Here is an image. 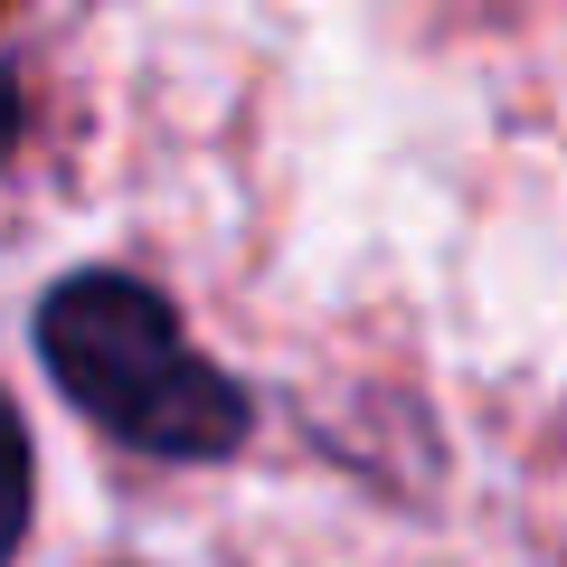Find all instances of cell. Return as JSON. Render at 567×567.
Returning a JSON list of instances; mask_svg holds the SVG:
<instances>
[{"label":"cell","instance_id":"obj_1","mask_svg":"<svg viewBox=\"0 0 567 567\" xmlns=\"http://www.w3.org/2000/svg\"><path fill=\"white\" fill-rule=\"evenodd\" d=\"M39 360L58 388L142 454L208 464L246 435V388L218 360H199L181 312L133 275H76L39 303Z\"/></svg>","mask_w":567,"mask_h":567},{"label":"cell","instance_id":"obj_2","mask_svg":"<svg viewBox=\"0 0 567 567\" xmlns=\"http://www.w3.org/2000/svg\"><path fill=\"white\" fill-rule=\"evenodd\" d=\"M20 529H29V435H20V406L0 398V567L20 548Z\"/></svg>","mask_w":567,"mask_h":567},{"label":"cell","instance_id":"obj_3","mask_svg":"<svg viewBox=\"0 0 567 567\" xmlns=\"http://www.w3.org/2000/svg\"><path fill=\"white\" fill-rule=\"evenodd\" d=\"M10 133H20V76L0 66V152H10Z\"/></svg>","mask_w":567,"mask_h":567}]
</instances>
